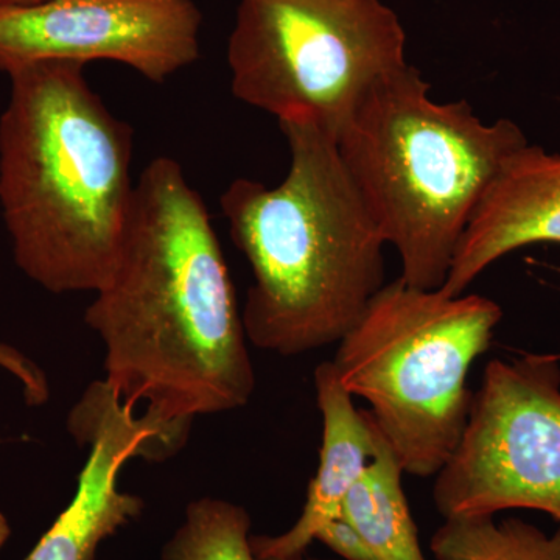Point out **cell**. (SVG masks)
I'll list each match as a JSON object with an SVG mask.
<instances>
[{
  "instance_id": "cell-1",
  "label": "cell",
  "mask_w": 560,
  "mask_h": 560,
  "mask_svg": "<svg viewBox=\"0 0 560 560\" xmlns=\"http://www.w3.org/2000/svg\"><path fill=\"white\" fill-rule=\"evenodd\" d=\"M105 381L165 422L245 407L256 374L226 259L201 195L172 158L136 183L116 270L84 313Z\"/></svg>"
},
{
  "instance_id": "cell-15",
  "label": "cell",
  "mask_w": 560,
  "mask_h": 560,
  "mask_svg": "<svg viewBox=\"0 0 560 560\" xmlns=\"http://www.w3.org/2000/svg\"><path fill=\"white\" fill-rule=\"evenodd\" d=\"M0 368L21 383L24 399L31 407H39L49 400L50 386L46 374L20 350L0 342Z\"/></svg>"
},
{
  "instance_id": "cell-6",
  "label": "cell",
  "mask_w": 560,
  "mask_h": 560,
  "mask_svg": "<svg viewBox=\"0 0 560 560\" xmlns=\"http://www.w3.org/2000/svg\"><path fill=\"white\" fill-rule=\"evenodd\" d=\"M405 43L382 0H241L228 46L232 94L337 140L368 92L408 65Z\"/></svg>"
},
{
  "instance_id": "cell-7",
  "label": "cell",
  "mask_w": 560,
  "mask_h": 560,
  "mask_svg": "<svg viewBox=\"0 0 560 560\" xmlns=\"http://www.w3.org/2000/svg\"><path fill=\"white\" fill-rule=\"evenodd\" d=\"M433 501L444 518L533 510L560 526L559 355L490 361Z\"/></svg>"
},
{
  "instance_id": "cell-10",
  "label": "cell",
  "mask_w": 560,
  "mask_h": 560,
  "mask_svg": "<svg viewBox=\"0 0 560 560\" xmlns=\"http://www.w3.org/2000/svg\"><path fill=\"white\" fill-rule=\"evenodd\" d=\"M533 243L560 245V156L526 143L482 195L441 290L460 296L490 265Z\"/></svg>"
},
{
  "instance_id": "cell-9",
  "label": "cell",
  "mask_w": 560,
  "mask_h": 560,
  "mask_svg": "<svg viewBox=\"0 0 560 560\" xmlns=\"http://www.w3.org/2000/svg\"><path fill=\"white\" fill-rule=\"evenodd\" d=\"M191 423L135 410L105 378L92 382L68 418L70 436L88 448L75 497L24 560H94L103 541L143 511L140 497L119 488L125 464L171 459L186 447Z\"/></svg>"
},
{
  "instance_id": "cell-16",
  "label": "cell",
  "mask_w": 560,
  "mask_h": 560,
  "mask_svg": "<svg viewBox=\"0 0 560 560\" xmlns=\"http://www.w3.org/2000/svg\"><path fill=\"white\" fill-rule=\"evenodd\" d=\"M316 540L330 548L342 560H375L359 530L342 517L327 523L319 530Z\"/></svg>"
},
{
  "instance_id": "cell-13",
  "label": "cell",
  "mask_w": 560,
  "mask_h": 560,
  "mask_svg": "<svg viewBox=\"0 0 560 560\" xmlns=\"http://www.w3.org/2000/svg\"><path fill=\"white\" fill-rule=\"evenodd\" d=\"M430 548L438 560H560V526L547 534L522 518L448 517Z\"/></svg>"
},
{
  "instance_id": "cell-5",
  "label": "cell",
  "mask_w": 560,
  "mask_h": 560,
  "mask_svg": "<svg viewBox=\"0 0 560 560\" xmlns=\"http://www.w3.org/2000/svg\"><path fill=\"white\" fill-rule=\"evenodd\" d=\"M503 318L480 294L448 296L397 278L372 298L331 360L405 474L436 477L458 447L474 393L467 374Z\"/></svg>"
},
{
  "instance_id": "cell-18",
  "label": "cell",
  "mask_w": 560,
  "mask_h": 560,
  "mask_svg": "<svg viewBox=\"0 0 560 560\" xmlns=\"http://www.w3.org/2000/svg\"><path fill=\"white\" fill-rule=\"evenodd\" d=\"M43 2V0H0V5H32V3Z\"/></svg>"
},
{
  "instance_id": "cell-3",
  "label": "cell",
  "mask_w": 560,
  "mask_h": 560,
  "mask_svg": "<svg viewBox=\"0 0 560 560\" xmlns=\"http://www.w3.org/2000/svg\"><path fill=\"white\" fill-rule=\"evenodd\" d=\"M279 127L291 156L285 179L275 187L232 180L220 208L253 270L246 337L294 357L340 342L355 326L386 283V242L337 140L304 121Z\"/></svg>"
},
{
  "instance_id": "cell-11",
  "label": "cell",
  "mask_w": 560,
  "mask_h": 560,
  "mask_svg": "<svg viewBox=\"0 0 560 560\" xmlns=\"http://www.w3.org/2000/svg\"><path fill=\"white\" fill-rule=\"evenodd\" d=\"M316 400L323 416L319 467L301 517L279 536H253L257 559L304 556L327 523L340 517L342 503L375 458L381 433L368 410H359L342 388L331 361L315 371Z\"/></svg>"
},
{
  "instance_id": "cell-14",
  "label": "cell",
  "mask_w": 560,
  "mask_h": 560,
  "mask_svg": "<svg viewBox=\"0 0 560 560\" xmlns=\"http://www.w3.org/2000/svg\"><path fill=\"white\" fill-rule=\"evenodd\" d=\"M249 512L232 501H191L161 560H259L250 544Z\"/></svg>"
},
{
  "instance_id": "cell-4",
  "label": "cell",
  "mask_w": 560,
  "mask_h": 560,
  "mask_svg": "<svg viewBox=\"0 0 560 560\" xmlns=\"http://www.w3.org/2000/svg\"><path fill=\"white\" fill-rule=\"evenodd\" d=\"M407 65L378 81L337 139L350 179L412 287L444 285L460 237L503 161L528 140L469 102L440 103Z\"/></svg>"
},
{
  "instance_id": "cell-12",
  "label": "cell",
  "mask_w": 560,
  "mask_h": 560,
  "mask_svg": "<svg viewBox=\"0 0 560 560\" xmlns=\"http://www.w3.org/2000/svg\"><path fill=\"white\" fill-rule=\"evenodd\" d=\"M404 474L381 434L375 458L342 503L340 517L359 530L375 560H427L401 486Z\"/></svg>"
},
{
  "instance_id": "cell-19",
  "label": "cell",
  "mask_w": 560,
  "mask_h": 560,
  "mask_svg": "<svg viewBox=\"0 0 560 560\" xmlns=\"http://www.w3.org/2000/svg\"><path fill=\"white\" fill-rule=\"evenodd\" d=\"M261 560H323V559H305L304 556H298V558H270V559H261Z\"/></svg>"
},
{
  "instance_id": "cell-8",
  "label": "cell",
  "mask_w": 560,
  "mask_h": 560,
  "mask_svg": "<svg viewBox=\"0 0 560 560\" xmlns=\"http://www.w3.org/2000/svg\"><path fill=\"white\" fill-rule=\"evenodd\" d=\"M194 0H43L0 5V69L36 61H117L164 83L200 58Z\"/></svg>"
},
{
  "instance_id": "cell-2",
  "label": "cell",
  "mask_w": 560,
  "mask_h": 560,
  "mask_svg": "<svg viewBox=\"0 0 560 560\" xmlns=\"http://www.w3.org/2000/svg\"><path fill=\"white\" fill-rule=\"evenodd\" d=\"M7 73L0 206L14 261L50 293H95L116 270L130 223L132 130L95 94L81 62Z\"/></svg>"
},
{
  "instance_id": "cell-17",
  "label": "cell",
  "mask_w": 560,
  "mask_h": 560,
  "mask_svg": "<svg viewBox=\"0 0 560 560\" xmlns=\"http://www.w3.org/2000/svg\"><path fill=\"white\" fill-rule=\"evenodd\" d=\"M11 537V526L10 522L7 521L5 515L0 512V550L5 547L7 541H9Z\"/></svg>"
}]
</instances>
